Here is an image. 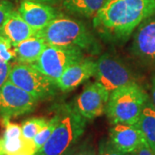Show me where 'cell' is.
<instances>
[{
    "label": "cell",
    "instance_id": "obj_1",
    "mask_svg": "<svg viewBox=\"0 0 155 155\" xmlns=\"http://www.w3.org/2000/svg\"><path fill=\"white\" fill-rule=\"evenodd\" d=\"M155 16V0H107L93 17V27L111 42H124L146 19Z\"/></svg>",
    "mask_w": 155,
    "mask_h": 155
},
{
    "label": "cell",
    "instance_id": "obj_2",
    "mask_svg": "<svg viewBox=\"0 0 155 155\" xmlns=\"http://www.w3.org/2000/svg\"><path fill=\"white\" fill-rule=\"evenodd\" d=\"M51 46L72 47L92 54L99 53V44L83 22L68 17H57L35 34Z\"/></svg>",
    "mask_w": 155,
    "mask_h": 155
},
{
    "label": "cell",
    "instance_id": "obj_3",
    "mask_svg": "<svg viewBox=\"0 0 155 155\" xmlns=\"http://www.w3.org/2000/svg\"><path fill=\"white\" fill-rule=\"evenodd\" d=\"M57 114L59 119L55 128L35 155H64L83 135L87 119L78 112L73 104H62Z\"/></svg>",
    "mask_w": 155,
    "mask_h": 155
},
{
    "label": "cell",
    "instance_id": "obj_4",
    "mask_svg": "<svg viewBox=\"0 0 155 155\" xmlns=\"http://www.w3.org/2000/svg\"><path fill=\"white\" fill-rule=\"evenodd\" d=\"M149 97L137 83L116 89L110 95L106 116L112 125H135Z\"/></svg>",
    "mask_w": 155,
    "mask_h": 155
},
{
    "label": "cell",
    "instance_id": "obj_5",
    "mask_svg": "<svg viewBox=\"0 0 155 155\" xmlns=\"http://www.w3.org/2000/svg\"><path fill=\"white\" fill-rule=\"evenodd\" d=\"M8 79L38 101L54 96L58 88L54 81L45 76L32 64H15L11 67Z\"/></svg>",
    "mask_w": 155,
    "mask_h": 155
},
{
    "label": "cell",
    "instance_id": "obj_6",
    "mask_svg": "<svg viewBox=\"0 0 155 155\" xmlns=\"http://www.w3.org/2000/svg\"><path fill=\"white\" fill-rule=\"evenodd\" d=\"M84 58L83 51L72 47L48 45L34 67L53 81L61 77L71 65Z\"/></svg>",
    "mask_w": 155,
    "mask_h": 155
},
{
    "label": "cell",
    "instance_id": "obj_7",
    "mask_svg": "<svg viewBox=\"0 0 155 155\" xmlns=\"http://www.w3.org/2000/svg\"><path fill=\"white\" fill-rule=\"evenodd\" d=\"M97 81L111 93L116 89L136 83L131 70L118 57L104 54L96 61Z\"/></svg>",
    "mask_w": 155,
    "mask_h": 155
},
{
    "label": "cell",
    "instance_id": "obj_8",
    "mask_svg": "<svg viewBox=\"0 0 155 155\" xmlns=\"http://www.w3.org/2000/svg\"><path fill=\"white\" fill-rule=\"evenodd\" d=\"M37 103L35 97L8 79L0 88V120L3 122L30 113Z\"/></svg>",
    "mask_w": 155,
    "mask_h": 155
},
{
    "label": "cell",
    "instance_id": "obj_9",
    "mask_svg": "<svg viewBox=\"0 0 155 155\" xmlns=\"http://www.w3.org/2000/svg\"><path fill=\"white\" fill-rule=\"evenodd\" d=\"M110 93L97 81L85 85L73 106L87 120H93L105 113Z\"/></svg>",
    "mask_w": 155,
    "mask_h": 155
},
{
    "label": "cell",
    "instance_id": "obj_10",
    "mask_svg": "<svg viewBox=\"0 0 155 155\" xmlns=\"http://www.w3.org/2000/svg\"><path fill=\"white\" fill-rule=\"evenodd\" d=\"M132 52L144 63L155 65V16L146 19L137 27Z\"/></svg>",
    "mask_w": 155,
    "mask_h": 155
},
{
    "label": "cell",
    "instance_id": "obj_11",
    "mask_svg": "<svg viewBox=\"0 0 155 155\" xmlns=\"http://www.w3.org/2000/svg\"><path fill=\"white\" fill-rule=\"evenodd\" d=\"M96 61L90 59H81L71 65L61 77L56 80L57 87L63 91H70L95 76Z\"/></svg>",
    "mask_w": 155,
    "mask_h": 155
},
{
    "label": "cell",
    "instance_id": "obj_12",
    "mask_svg": "<svg viewBox=\"0 0 155 155\" xmlns=\"http://www.w3.org/2000/svg\"><path fill=\"white\" fill-rule=\"evenodd\" d=\"M5 125L4 146L5 155H35L37 152L33 140L26 139L22 133V127L10 120L3 121Z\"/></svg>",
    "mask_w": 155,
    "mask_h": 155
},
{
    "label": "cell",
    "instance_id": "obj_13",
    "mask_svg": "<svg viewBox=\"0 0 155 155\" xmlns=\"http://www.w3.org/2000/svg\"><path fill=\"white\" fill-rule=\"evenodd\" d=\"M18 12L25 22L36 31L45 28L58 17L54 8L34 0H22Z\"/></svg>",
    "mask_w": 155,
    "mask_h": 155
},
{
    "label": "cell",
    "instance_id": "obj_14",
    "mask_svg": "<svg viewBox=\"0 0 155 155\" xmlns=\"http://www.w3.org/2000/svg\"><path fill=\"white\" fill-rule=\"evenodd\" d=\"M110 140L121 152L133 153L145 141L140 130L134 125L115 124L110 131Z\"/></svg>",
    "mask_w": 155,
    "mask_h": 155
},
{
    "label": "cell",
    "instance_id": "obj_15",
    "mask_svg": "<svg viewBox=\"0 0 155 155\" xmlns=\"http://www.w3.org/2000/svg\"><path fill=\"white\" fill-rule=\"evenodd\" d=\"M36 32V30L25 22L17 11L11 12L0 29V34L9 39L13 47L22 41L34 36Z\"/></svg>",
    "mask_w": 155,
    "mask_h": 155
},
{
    "label": "cell",
    "instance_id": "obj_16",
    "mask_svg": "<svg viewBox=\"0 0 155 155\" xmlns=\"http://www.w3.org/2000/svg\"><path fill=\"white\" fill-rule=\"evenodd\" d=\"M47 46L43 39L35 35L14 46L16 59L19 63L33 64L38 60Z\"/></svg>",
    "mask_w": 155,
    "mask_h": 155
},
{
    "label": "cell",
    "instance_id": "obj_17",
    "mask_svg": "<svg viewBox=\"0 0 155 155\" xmlns=\"http://www.w3.org/2000/svg\"><path fill=\"white\" fill-rule=\"evenodd\" d=\"M134 126L140 130L146 142L155 154V110L150 98L147 101L138 122Z\"/></svg>",
    "mask_w": 155,
    "mask_h": 155
},
{
    "label": "cell",
    "instance_id": "obj_18",
    "mask_svg": "<svg viewBox=\"0 0 155 155\" xmlns=\"http://www.w3.org/2000/svg\"><path fill=\"white\" fill-rule=\"evenodd\" d=\"M107 0H63L65 9L72 14L90 18L94 17Z\"/></svg>",
    "mask_w": 155,
    "mask_h": 155
},
{
    "label": "cell",
    "instance_id": "obj_19",
    "mask_svg": "<svg viewBox=\"0 0 155 155\" xmlns=\"http://www.w3.org/2000/svg\"><path fill=\"white\" fill-rule=\"evenodd\" d=\"M48 122V120L44 117H32L25 120L21 125L22 135L26 139L33 140L35 136L47 125Z\"/></svg>",
    "mask_w": 155,
    "mask_h": 155
},
{
    "label": "cell",
    "instance_id": "obj_20",
    "mask_svg": "<svg viewBox=\"0 0 155 155\" xmlns=\"http://www.w3.org/2000/svg\"><path fill=\"white\" fill-rule=\"evenodd\" d=\"M58 119H59V116H58V114L56 113L55 116H54V117H52L50 120H48L47 125L35 136L33 140L34 142H35V147H36V149L39 150L41 147H42L43 145L50 138V136H51V134L53 133L54 129L55 128L56 124L58 122Z\"/></svg>",
    "mask_w": 155,
    "mask_h": 155
},
{
    "label": "cell",
    "instance_id": "obj_21",
    "mask_svg": "<svg viewBox=\"0 0 155 155\" xmlns=\"http://www.w3.org/2000/svg\"><path fill=\"white\" fill-rule=\"evenodd\" d=\"M64 155H97L95 147L86 140L83 142H78L71 147Z\"/></svg>",
    "mask_w": 155,
    "mask_h": 155
},
{
    "label": "cell",
    "instance_id": "obj_22",
    "mask_svg": "<svg viewBox=\"0 0 155 155\" xmlns=\"http://www.w3.org/2000/svg\"><path fill=\"white\" fill-rule=\"evenodd\" d=\"M13 45L9 39L0 34V59L2 61L10 62L16 59L15 49L12 48Z\"/></svg>",
    "mask_w": 155,
    "mask_h": 155
},
{
    "label": "cell",
    "instance_id": "obj_23",
    "mask_svg": "<svg viewBox=\"0 0 155 155\" xmlns=\"http://www.w3.org/2000/svg\"><path fill=\"white\" fill-rule=\"evenodd\" d=\"M97 155H130V153L121 152L111 143L110 140L104 139L100 141Z\"/></svg>",
    "mask_w": 155,
    "mask_h": 155
},
{
    "label": "cell",
    "instance_id": "obj_24",
    "mask_svg": "<svg viewBox=\"0 0 155 155\" xmlns=\"http://www.w3.org/2000/svg\"><path fill=\"white\" fill-rule=\"evenodd\" d=\"M13 5L8 0L0 1V29L13 10Z\"/></svg>",
    "mask_w": 155,
    "mask_h": 155
},
{
    "label": "cell",
    "instance_id": "obj_25",
    "mask_svg": "<svg viewBox=\"0 0 155 155\" xmlns=\"http://www.w3.org/2000/svg\"><path fill=\"white\" fill-rule=\"evenodd\" d=\"M11 64L9 62L2 61L0 59V88L9 78V75L11 70Z\"/></svg>",
    "mask_w": 155,
    "mask_h": 155
},
{
    "label": "cell",
    "instance_id": "obj_26",
    "mask_svg": "<svg viewBox=\"0 0 155 155\" xmlns=\"http://www.w3.org/2000/svg\"><path fill=\"white\" fill-rule=\"evenodd\" d=\"M133 154L134 155H155L154 153L153 152V150L151 149V147L148 146V144L146 142V140H145L144 142L139 147L135 152H134Z\"/></svg>",
    "mask_w": 155,
    "mask_h": 155
},
{
    "label": "cell",
    "instance_id": "obj_27",
    "mask_svg": "<svg viewBox=\"0 0 155 155\" xmlns=\"http://www.w3.org/2000/svg\"><path fill=\"white\" fill-rule=\"evenodd\" d=\"M151 103L155 110V73L151 78Z\"/></svg>",
    "mask_w": 155,
    "mask_h": 155
},
{
    "label": "cell",
    "instance_id": "obj_28",
    "mask_svg": "<svg viewBox=\"0 0 155 155\" xmlns=\"http://www.w3.org/2000/svg\"><path fill=\"white\" fill-rule=\"evenodd\" d=\"M0 155H5V146H4V139L0 138Z\"/></svg>",
    "mask_w": 155,
    "mask_h": 155
},
{
    "label": "cell",
    "instance_id": "obj_29",
    "mask_svg": "<svg viewBox=\"0 0 155 155\" xmlns=\"http://www.w3.org/2000/svg\"><path fill=\"white\" fill-rule=\"evenodd\" d=\"M34 1H37V2H41V3H55L59 0H34Z\"/></svg>",
    "mask_w": 155,
    "mask_h": 155
}]
</instances>
